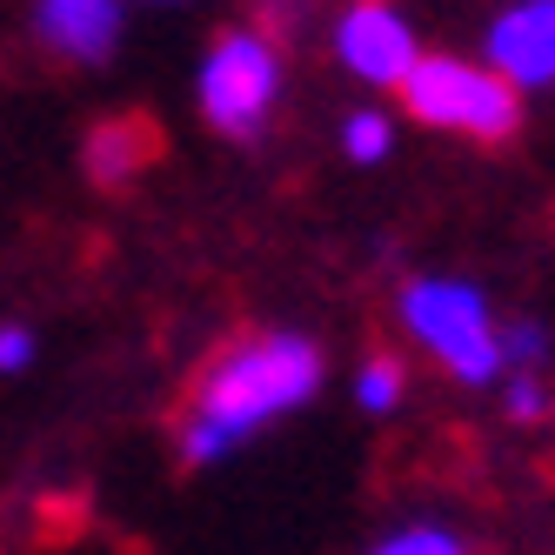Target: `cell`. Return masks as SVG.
<instances>
[{
	"label": "cell",
	"mask_w": 555,
	"mask_h": 555,
	"mask_svg": "<svg viewBox=\"0 0 555 555\" xmlns=\"http://www.w3.org/2000/svg\"><path fill=\"white\" fill-rule=\"evenodd\" d=\"M314 388H322V354L301 335H255L242 348H228L194 388V409L181 422V455L188 462L234 455L255 428L301 409Z\"/></svg>",
	"instance_id": "obj_1"
},
{
	"label": "cell",
	"mask_w": 555,
	"mask_h": 555,
	"mask_svg": "<svg viewBox=\"0 0 555 555\" xmlns=\"http://www.w3.org/2000/svg\"><path fill=\"white\" fill-rule=\"evenodd\" d=\"M402 101H409L415 121L449 128V134H475V141H502L522 121V94L495 67H475L455 54H422L402 81Z\"/></svg>",
	"instance_id": "obj_2"
},
{
	"label": "cell",
	"mask_w": 555,
	"mask_h": 555,
	"mask_svg": "<svg viewBox=\"0 0 555 555\" xmlns=\"http://www.w3.org/2000/svg\"><path fill=\"white\" fill-rule=\"evenodd\" d=\"M402 322L455 382L482 388V382L502 375V328L489 322L482 288H468V282H409Z\"/></svg>",
	"instance_id": "obj_3"
},
{
	"label": "cell",
	"mask_w": 555,
	"mask_h": 555,
	"mask_svg": "<svg viewBox=\"0 0 555 555\" xmlns=\"http://www.w3.org/2000/svg\"><path fill=\"white\" fill-rule=\"evenodd\" d=\"M282 88V61L261 34H221L202 61V114L221 134H255Z\"/></svg>",
	"instance_id": "obj_4"
},
{
	"label": "cell",
	"mask_w": 555,
	"mask_h": 555,
	"mask_svg": "<svg viewBox=\"0 0 555 555\" xmlns=\"http://www.w3.org/2000/svg\"><path fill=\"white\" fill-rule=\"evenodd\" d=\"M335 54H341L348 74H362V81H375V88H402L409 67L422 61L409 21L395 14L388 0H354V8L341 14V27H335Z\"/></svg>",
	"instance_id": "obj_5"
},
{
	"label": "cell",
	"mask_w": 555,
	"mask_h": 555,
	"mask_svg": "<svg viewBox=\"0 0 555 555\" xmlns=\"http://www.w3.org/2000/svg\"><path fill=\"white\" fill-rule=\"evenodd\" d=\"M489 67L515 94L555 88V0H508L489 21Z\"/></svg>",
	"instance_id": "obj_6"
},
{
	"label": "cell",
	"mask_w": 555,
	"mask_h": 555,
	"mask_svg": "<svg viewBox=\"0 0 555 555\" xmlns=\"http://www.w3.org/2000/svg\"><path fill=\"white\" fill-rule=\"evenodd\" d=\"M41 34L74 61H107L121 41V0H41Z\"/></svg>",
	"instance_id": "obj_7"
},
{
	"label": "cell",
	"mask_w": 555,
	"mask_h": 555,
	"mask_svg": "<svg viewBox=\"0 0 555 555\" xmlns=\"http://www.w3.org/2000/svg\"><path fill=\"white\" fill-rule=\"evenodd\" d=\"M154 154V141H147V128H134V121H107L94 141H88V168H94V181H128L141 162Z\"/></svg>",
	"instance_id": "obj_8"
},
{
	"label": "cell",
	"mask_w": 555,
	"mask_h": 555,
	"mask_svg": "<svg viewBox=\"0 0 555 555\" xmlns=\"http://www.w3.org/2000/svg\"><path fill=\"white\" fill-rule=\"evenodd\" d=\"M354 402H362L369 415H388L395 402H402V362H395V354L362 362V375H354Z\"/></svg>",
	"instance_id": "obj_9"
},
{
	"label": "cell",
	"mask_w": 555,
	"mask_h": 555,
	"mask_svg": "<svg viewBox=\"0 0 555 555\" xmlns=\"http://www.w3.org/2000/svg\"><path fill=\"white\" fill-rule=\"evenodd\" d=\"M388 141H395L388 114H375V107L348 114V128H341V147H348V162H382V154H388Z\"/></svg>",
	"instance_id": "obj_10"
},
{
	"label": "cell",
	"mask_w": 555,
	"mask_h": 555,
	"mask_svg": "<svg viewBox=\"0 0 555 555\" xmlns=\"http://www.w3.org/2000/svg\"><path fill=\"white\" fill-rule=\"evenodd\" d=\"M375 555H468V548H462L449 529H428V522H422V529H402V535H388Z\"/></svg>",
	"instance_id": "obj_11"
},
{
	"label": "cell",
	"mask_w": 555,
	"mask_h": 555,
	"mask_svg": "<svg viewBox=\"0 0 555 555\" xmlns=\"http://www.w3.org/2000/svg\"><path fill=\"white\" fill-rule=\"evenodd\" d=\"M502 409H508V422H542L548 415V388L535 375H515L508 395H502Z\"/></svg>",
	"instance_id": "obj_12"
},
{
	"label": "cell",
	"mask_w": 555,
	"mask_h": 555,
	"mask_svg": "<svg viewBox=\"0 0 555 555\" xmlns=\"http://www.w3.org/2000/svg\"><path fill=\"white\" fill-rule=\"evenodd\" d=\"M542 348H548V335H542L535 322L502 328V369H515V362H542Z\"/></svg>",
	"instance_id": "obj_13"
},
{
	"label": "cell",
	"mask_w": 555,
	"mask_h": 555,
	"mask_svg": "<svg viewBox=\"0 0 555 555\" xmlns=\"http://www.w3.org/2000/svg\"><path fill=\"white\" fill-rule=\"evenodd\" d=\"M34 362V335L27 328H0V375H21Z\"/></svg>",
	"instance_id": "obj_14"
}]
</instances>
